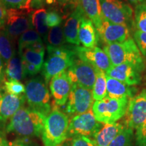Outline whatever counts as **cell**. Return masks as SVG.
Wrapping results in <instances>:
<instances>
[{
  "instance_id": "6da1fadb",
  "label": "cell",
  "mask_w": 146,
  "mask_h": 146,
  "mask_svg": "<svg viewBox=\"0 0 146 146\" xmlns=\"http://www.w3.org/2000/svg\"><path fill=\"white\" fill-rule=\"evenodd\" d=\"M46 116L31 108L22 107L10 118L8 132L24 137L40 136L44 128Z\"/></svg>"
},
{
  "instance_id": "7a4b0ae2",
  "label": "cell",
  "mask_w": 146,
  "mask_h": 146,
  "mask_svg": "<svg viewBox=\"0 0 146 146\" xmlns=\"http://www.w3.org/2000/svg\"><path fill=\"white\" fill-rule=\"evenodd\" d=\"M104 50L108 56L112 66L127 63L134 66L141 72L145 68L142 55L131 37L121 43L106 45Z\"/></svg>"
},
{
  "instance_id": "3957f363",
  "label": "cell",
  "mask_w": 146,
  "mask_h": 146,
  "mask_svg": "<svg viewBox=\"0 0 146 146\" xmlns=\"http://www.w3.org/2000/svg\"><path fill=\"white\" fill-rule=\"evenodd\" d=\"M68 116L56 108L45 118L42 139L45 146H60L68 138Z\"/></svg>"
},
{
  "instance_id": "277c9868",
  "label": "cell",
  "mask_w": 146,
  "mask_h": 146,
  "mask_svg": "<svg viewBox=\"0 0 146 146\" xmlns=\"http://www.w3.org/2000/svg\"><path fill=\"white\" fill-rule=\"evenodd\" d=\"M48 56L42 67V75L47 84L53 76L67 70L76 59L74 50L64 47H53L47 45Z\"/></svg>"
},
{
  "instance_id": "5b68a950",
  "label": "cell",
  "mask_w": 146,
  "mask_h": 146,
  "mask_svg": "<svg viewBox=\"0 0 146 146\" xmlns=\"http://www.w3.org/2000/svg\"><path fill=\"white\" fill-rule=\"evenodd\" d=\"M129 98H110L106 96L94 103L92 110L96 119L102 124L116 123L125 116Z\"/></svg>"
},
{
  "instance_id": "8992f818",
  "label": "cell",
  "mask_w": 146,
  "mask_h": 146,
  "mask_svg": "<svg viewBox=\"0 0 146 146\" xmlns=\"http://www.w3.org/2000/svg\"><path fill=\"white\" fill-rule=\"evenodd\" d=\"M25 96L30 108L45 116L50 114L52 110L50 92L41 77L33 78L27 82Z\"/></svg>"
},
{
  "instance_id": "52a82bcc",
  "label": "cell",
  "mask_w": 146,
  "mask_h": 146,
  "mask_svg": "<svg viewBox=\"0 0 146 146\" xmlns=\"http://www.w3.org/2000/svg\"><path fill=\"white\" fill-rule=\"evenodd\" d=\"M103 126L95 118L92 109L83 114L73 116L69 120L68 137L85 136L93 137Z\"/></svg>"
},
{
  "instance_id": "ba28073f",
  "label": "cell",
  "mask_w": 146,
  "mask_h": 146,
  "mask_svg": "<svg viewBox=\"0 0 146 146\" xmlns=\"http://www.w3.org/2000/svg\"><path fill=\"white\" fill-rule=\"evenodd\" d=\"M102 19L112 23L129 26L133 12L129 5L120 0H100Z\"/></svg>"
},
{
  "instance_id": "9c48e42d",
  "label": "cell",
  "mask_w": 146,
  "mask_h": 146,
  "mask_svg": "<svg viewBox=\"0 0 146 146\" xmlns=\"http://www.w3.org/2000/svg\"><path fill=\"white\" fill-rule=\"evenodd\" d=\"M31 13L24 9H7V17L3 28L15 42L22 34L33 29L31 21Z\"/></svg>"
},
{
  "instance_id": "30bf717a",
  "label": "cell",
  "mask_w": 146,
  "mask_h": 146,
  "mask_svg": "<svg viewBox=\"0 0 146 146\" xmlns=\"http://www.w3.org/2000/svg\"><path fill=\"white\" fill-rule=\"evenodd\" d=\"M94 101L92 90L72 83L66 112L74 116L83 114L92 109Z\"/></svg>"
},
{
  "instance_id": "8fae6325",
  "label": "cell",
  "mask_w": 146,
  "mask_h": 146,
  "mask_svg": "<svg viewBox=\"0 0 146 146\" xmlns=\"http://www.w3.org/2000/svg\"><path fill=\"white\" fill-rule=\"evenodd\" d=\"M98 70L92 64L78 58L74 60L66 71L72 83L92 90Z\"/></svg>"
},
{
  "instance_id": "7c38bea8",
  "label": "cell",
  "mask_w": 146,
  "mask_h": 146,
  "mask_svg": "<svg viewBox=\"0 0 146 146\" xmlns=\"http://www.w3.org/2000/svg\"><path fill=\"white\" fill-rule=\"evenodd\" d=\"M146 121V88L129 100L125 114V125L137 130Z\"/></svg>"
},
{
  "instance_id": "4fadbf2b",
  "label": "cell",
  "mask_w": 146,
  "mask_h": 146,
  "mask_svg": "<svg viewBox=\"0 0 146 146\" xmlns=\"http://www.w3.org/2000/svg\"><path fill=\"white\" fill-rule=\"evenodd\" d=\"M74 51L78 59L91 64L98 70L106 72L112 66L106 53L100 47L87 48L78 45L74 47Z\"/></svg>"
},
{
  "instance_id": "5bb4252c",
  "label": "cell",
  "mask_w": 146,
  "mask_h": 146,
  "mask_svg": "<svg viewBox=\"0 0 146 146\" xmlns=\"http://www.w3.org/2000/svg\"><path fill=\"white\" fill-rule=\"evenodd\" d=\"M97 31L100 37L106 45L121 43L130 37L129 29L127 25L112 23L104 20Z\"/></svg>"
},
{
  "instance_id": "9a60e30c",
  "label": "cell",
  "mask_w": 146,
  "mask_h": 146,
  "mask_svg": "<svg viewBox=\"0 0 146 146\" xmlns=\"http://www.w3.org/2000/svg\"><path fill=\"white\" fill-rule=\"evenodd\" d=\"M72 85V83L66 70L56 74L51 78L50 89L56 105L59 106L65 105L68 101Z\"/></svg>"
},
{
  "instance_id": "2e32d148",
  "label": "cell",
  "mask_w": 146,
  "mask_h": 146,
  "mask_svg": "<svg viewBox=\"0 0 146 146\" xmlns=\"http://www.w3.org/2000/svg\"><path fill=\"white\" fill-rule=\"evenodd\" d=\"M141 71L130 64H121L112 66L106 72L107 76L131 86L139 85L141 82Z\"/></svg>"
},
{
  "instance_id": "e0dca14e",
  "label": "cell",
  "mask_w": 146,
  "mask_h": 146,
  "mask_svg": "<svg viewBox=\"0 0 146 146\" xmlns=\"http://www.w3.org/2000/svg\"><path fill=\"white\" fill-rule=\"evenodd\" d=\"M85 16L83 11L78 3L75 10L66 20L64 25L63 31L66 41L71 44L80 45L78 41V31L82 19Z\"/></svg>"
},
{
  "instance_id": "ac0fdd59",
  "label": "cell",
  "mask_w": 146,
  "mask_h": 146,
  "mask_svg": "<svg viewBox=\"0 0 146 146\" xmlns=\"http://www.w3.org/2000/svg\"><path fill=\"white\" fill-rule=\"evenodd\" d=\"M26 101L25 95L14 96L5 94L0 100V122H5L14 116Z\"/></svg>"
},
{
  "instance_id": "d6986e66",
  "label": "cell",
  "mask_w": 146,
  "mask_h": 146,
  "mask_svg": "<svg viewBox=\"0 0 146 146\" xmlns=\"http://www.w3.org/2000/svg\"><path fill=\"white\" fill-rule=\"evenodd\" d=\"M107 96L110 98H129L136 96L137 89L106 75Z\"/></svg>"
},
{
  "instance_id": "ffe728a7",
  "label": "cell",
  "mask_w": 146,
  "mask_h": 146,
  "mask_svg": "<svg viewBox=\"0 0 146 146\" xmlns=\"http://www.w3.org/2000/svg\"><path fill=\"white\" fill-rule=\"evenodd\" d=\"M125 125L118 123L104 124L101 129L94 137L96 146H109L112 141L123 131Z\"/></svg>"
},
{
  "instance_id": "44dd1931",
  "label": "cell",
  "mask_w": 146,
  "mask_h": 146,
  "mask_svg": "<svg viewBox=\"0 0 146 146\" xmlns=\"http://www.w3.org/2000/svg\"><path fill=\"white\" fill-rule=\"evenodd\" d=\"M78 41L83 47L91 48L98 43L96 30L94 23L86 16L82 19L78 31Z\"/></svg>"
},
{
  "instance_id": "7402d4cb",
  "label": "cell",
  "mask_w": 146,
  "mask_h": 146,
  "mask_svg": "<svg viewBox=\"0 0 146 146\" xmlns=\"http://www.w3.org/2000/svg\"><path fill=\"white\" fill-rule=\"evenodd\" d=\"M78 5L85 15L92 21L96 29H99L103 21L100 0H78Z\"/></svg>"
},
{
  "instance_id": "603a6c76",
  "label": "cell",
  "mask_w": 146,
  "mask_h": 146,
  "mask_svg": "<svg viewBox=\"0 0 146 146\" xmlns=\"http://www.w3.org/2000/svg\"><path fill=\"white\" fill-rule=\"evenodd\" d=\"M47 10L44 8H40L35 10L31 13V21L33 29L35 31L44 42H47V35L49 33V27L46 23Z\"/></svg>"
},
{
  "instance_id": "cb8c5ba5",
  "label": "cell",
  "mask_w": 146,
  "mask_h": 146,
  "mask_svg": "<svg viewBox=\"0 0 146 146\" xmlns=\"http://www.w3.org/2000/svg\"><path fill=\"white\" fill-rule=\"evenodd\" d=\"M5 74L8 80L21 81L26 77L21 56L17 52L5 65Z\"/></svg>"
},
{
  "instance_id": "d4e9b609",
  "label": "cell",
  "mask_w": 146,
  "mask_h": 146,
  "mask_svg": "<svg viewBox=\"0 0 146 146\" xmlns=\"http://www.w3.org/2000/svg\"><path fill=\"white\" fill-rule=\"evenodd\" d=\"M16 53L14 41L10 38L4 28L0 29V58L5 64L8 62Z\"/></svg>"
},
{
  "instance_id": "484cf974",
  "label": "cell",
  "mask_w": 146,
  "mask_h": 146,
  "mask_svg": "<svg viewBox=\"0 0 146 146\" xmlns=\"http://www.w3.org/2000/svg\"><path fill=\"white\" fill-rule=\"evenodd\" d=\"M92 94L95 101H100L107 96L106 74L104 71L98 70L96 81L92 89Z\"/></svg>"
},
{
  "instance_id": "4316f807",
  "label": "cell",
  "mask_w": 146,
  "mask_h": 146,
  "mask_svg": "<svg viewBox=\"0 0 146 146\" xmlns=\"http://www.w3.org/2000/svg\"><path fill=\"white\" fill-rule=\"evenodd\" d=\"M18 54L23 60L35 65L40 70L42 69L44 63L43 60L45 53H37L29 47H25L18 52Z\"/></svg>"
},
{
  "instance_id": "83f0119b",
  "label": "cell",
  "mask_w": 146,
  "mask_h": 146,
  "mask_svg": "<svg viewBox=\"0 0 146 146\" xmlns=\"http://www.w3.org/2000/svg\"><path fill=\"white\" fill-rule=\"evenodd\" d=\"M134 130L125 125L123 131L116 136L109 146H133Z\"/></svg>"
},
{
  "instance_id": "f1b7e54d",
  "label": "cell",
  "mask_w": 146,
  "mask_h": 146,
  "mask_svg": "<svg viewBox=\"0 0 146 146\" xmlns=\"http://www.w3.org/2000/svg\"><path fill=\"white\" fill-rule=\"evenodd\" d=\"M65 42L63 27L61 25L50 28L47 37V45L53 47H63Z\"/></svg>"
},
{
  "instance_id": "f546056e",
  "label": "cell",
  "mask_w": 146,
  "mask_h": 146,
  "mask_svg": "<svg viewBox=\"0 0 146 146\" xmlns=\"http://www.w3.org/2000/svg\"><path fill=\"white\" fill-rule=\"evenodd\" d=\"M37 41H43L39 34L34 29H29L21 35L18 40V52Z\"/></svg>"
},
{
  "instance_id": "4dcf8cb0",
  "label": "cell",
  "mask_w": 146,
  "mask_h": 146,
  "mask_svg": "<svg viewBox=\"0 0 146 146\" xmlns=\"http://www.w3.org/2000/svg\"><path fill=\"white\" fill-rule=\"evenodd\" d=\"M134 18L137 30L146 33V1L139 3L137 5Z\"/></svg>"
},
{
  "instance_id": "1f68e13d",
  "label": "cell",
  "mask_w": 146,
  "mask_h": 146,
  "mask_svg": "<svg viewBox=\"0 0 146 146\" xmlns=\"http://www.w3.org/2000/svg\"><path fill=\"white\" fill-rule=\"evenodd\" d=\"M4 88L7 94L14 96H21L23 93H25V87L23 84L15 80L5 81Z\"/></svg>"
},
{
  "instance_id": "d6a6232c",
  "label": "cell",
  "mask_w": 146,
  "mask_h": 146,
  "mask_svg": "<svg viewBox=\"0 0 146 146\" xmlns=\"http://www.w3.org/2000/svg\"><path fill=\"white\" fill-rule=\"evenodd\" d=\"M134 41L140 52L146 57V33L137 30L134 33Z\"/></svg>"
},
{
  "instance_id": "836d02e7",
  "label": "cell",
  "mask_w": 146,
  "mask_h": 146,
  "mask_svg": "<svg viewBox=\"0 0 146 146\" xmlns=\"http://www.w3.org/2000/svg\"><path fill=\"white\" fill-rule=\"evenodd\" d=\"M62 17L56 11H50L47 12L46 16V23L49 28L57 27L61 25Z\"/></svg>"
},
{
  "instance_id": "e575fe53",
  "label": "cell",
  "mask_w": 146,
  "mask_h": 146,
  "mask_svg": "<svg viewBox=\"0 0 146 146\" xmlns=\"http://www.w3.org/2000/svg\"><path fill=\"white\" fill-rule=\"evenodd\" d=\"M135 139L137 146H146V121L141 127L135 130Z\"/></svg>"
},
{
  "instance_id": "d590c367",
  "label": "cell",
  "mask_w": 146,
  "mask_h": 146,
  "mask_svg": "<svg viewBox=\"0 0 146 146\" xmlns=\"http://www.w3.org/2000/svg\"><path fill=\"white\" fill-rule=\"evenodd\" d=\"M70 146H96L94 140L85 136H75L72 137Z\"/></svg>"
},
{
  "instance_id": "8d00e7d4",
  "label": "cell",
  "mask_w": 146,
  "mask_h": 146,
  "mask_svg": "<svg viewBox=\"0 0 146 146\" xmlns=\"http://www.w3.org/2000/svg\"><path fill=\"white\" fill-rule=\"evenodd\" d=\"M22 62H23L24 71H25V74L26 76H33L36 75V74L41 70L40 69L36 68L35 65L29 63L28 62L25 61V60H24L23 59H22Z\"/></svg>"
},
{
  "instance_id": "74e56055",
  "label": "cell",
  "mask_w": 146,
  "mask_h": 146,
  "mask_svg": "<svg viewBox=\"0 0 146 146\" xmlns=\"http://www.w3.org/2000/svg\"><path fill=\"white\" fill-rule=\"evenodd\" d=\"M7 9H20L25 4V0H0Z\"/></svg>"
},
{
  "instance_id": "f35d334b",
  "label": "cell",
  "mask_w": 146,
  "mask_h": 146,
  "mask_svg": "<svg viewBox=\"0 0 146 146\" xmlns=\"http://www.w3.org/2000/svg\"><path fill=\"white\" fill-rule=\"evenodd\" d=\"M7 17V8L0 1V29L4 27Z\"/></svg>"
},
{
  "instance_id": "ab89813d",
  "label": "cell",
  "mask_w": 146,
  "mask_h": 146,
  "mask_svg": "<svg viewBox=\"0 0 146 146\" xmlns=\"http://www.w3.org/2000/svg\"><path fill=\"white\" fill-rule=\"evenodd\" d=\"M27 47L37 53H45V46L43 44V41L35 42Z\"/></svg>"
},
{
  "instance_id": "60d3db41",
  "label": "cell",
  "mask_w": 146,
  "mask_h": 146,
  "mask_svg": "<svg viewBox=\"0 0 146 146\" xmlns=\"http://www.w3.org/2000/svg\"><path fill=\"white\" fill-rule=\"evenodd\" d=\"M5 64L3 60L0 58V84L2 83L5 76Z\"/></svg>"
},
{
  "instance_id": "b9f144b4",
  "label": "cell",
  "mask_w": 146,
  "mask_h": 146,
  "mask_svg": "<svg viewBox=\"0 0 146 146\" xmlns=\"http://www.w3.org/2000/svg\"><path fill=\"white\" fill-rule=\"evenodd\" d=\"M56 1L59 3V4L65 6V5H74L76 3H78V0H56Z\"/></svg>"
},
{
  "instance_id": "7bdbcfd3",
  "label": "cell",
  "mask_w": 146,
  "mask_h": 146,
  "mask_svg": "<svg viewBox=\"0 0 146 146\" xmlns=\"http://www.w3.org/2000/svg\"><path fill=\"white\" fill-rule=\"evenodd\" d=\"M43 3L42 0H33L31 3V9L34 10L35 9H40L43 7Z\"/></svg>"
},
{
  "instance_id": "ee69618b",
  "label": "cell",
  "mask_w": 146,
  "mask_h": 146,
  "mask_svg": "<svg viewBox=\"0 0 146 146\" xmlns=\"http://www.w3.org/2000/svg\"><path fill=\"white\" fill-rule=\"evenodd\" d=\"M33 0H25V4H24L23 7H22L20 9H24V10H26L29 11V12H32L33 10L31 9V3Z\"/></svg>"
},
{
  "instance_id": "f6af8a7d",
  "label": "cell",
  "mask_w": 146,
  "mask_h": 146,
  "mask_svg": "<svg viewBox=\"0 0 146 146\" xmlns=\"http://www.w3.org/2000/svg\"><path fill=\"white\" fill-rule=\"evenodd\" d=\"M3 146H29L27 144L23 143L22 141H14L11 143H8L7 141L5 142V144Z\"/></svg>"
},
{
  "instance_id": "bcb514c9",
  "label": "cell",
  "mask_w": 146,
  "mask_h": 146,
  "mask_svg": "<svg viewBox=\"0 0 146 146\" xmlns=\"http://www.w3.org/2000/svg\"><path fill=\"white\" fill-rule=\"evenodd\" d=\"M56 2V0H42V3L45 5H53Z\"/></svg>"
},
{
  "instance_id": "7dc6e473",
  "label": "cell",
  "mask_w": 146,
  "mask_h": 146,
  "mask_svg": "<svg viewBox=\"0 0 146 146\" xmlns=\"http://www.w3.org/2000/svg\"><path fill=\"white\" fill-rule=\"evenodd\" d=\"M6 141V140L5 139L4 137L0 133V146H3L5 144V142Z\"/></svg>"
},
{
  "instance_id": "c3c4849f",
  "label": "cell",
  "mask_w": 146,
  "mask_h": 146,
  "mask_svg": "<svg viewBox=\"0 0 146 146\" xmlns=\"http://www.w3.org/2000/svg\"><path fill=\"white\" fill-rule=\"evenodd\" d=\"M131 3H133V4H137L139 3V0H129Z\"/></svg>"
},
{
  "instance_id": "681fc988",
  "label": "cell",
  "mask_w": 146,
  "mask_h": 146,
  "mask_svg": "<svg viewBox=\"0 0 146 146\" xmlns=\"http://www.w3.org/2000/svg\"><path fill=\"white\" fill-rule=\"evenodd\" d=\"M60 146H70V144H68V143H62Z\"/></svg>"
},
{
  "instance_id": "f907efd6",
  "label": "cell",
  "mask_w": 146,
  "mask_h": 146,
  "mask_svg": "<svg viewBox=\"0 0 146 146\" xmlns=\"http://www.w3.org/2000/svg\"><path fill=\"white\" fill-rule=\"evenodd\" d=\"M2 96H3V94H2V93H1V90L0 89V100H1V97H2Z\"/></svg>"
},
{
  "instance_id": "816d5d0a",
  "label": "cell",
  "mask_w": 146,
  "mask_h": 146,
  "mask_svg": "<svg viewBox=\"0 0 146 146\" xmlns=\"http://www.w3.org/2000/svg\"><path fill=\"white\" fill-rule=\"evenodd\" d=\"M144 1H146V0H139V3H142Z\"/></svg>"
}]
</instances>
